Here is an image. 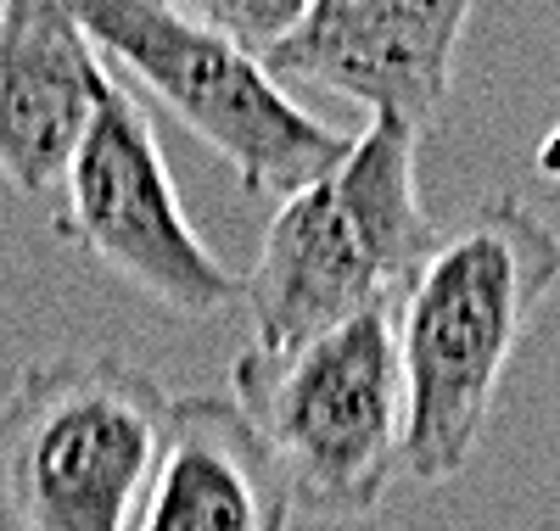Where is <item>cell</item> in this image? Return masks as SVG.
<instances>
[{
	"mask_svg": "<svg viewBox=\"0 0 560 531\" xmlns=\"http://www.w3.org/2000/svg\"><path fill=\"white\" fill-rule=\"evenodd\" d=\"M420 134L364 123L348 152L275 208L242 280L253 347H298L364 314H393L438 252V219L415 179Z\"/></svg>",
	"mask_w": 560,
	"mask_h": 531,
	"instance_id": "cell-2",
	"label": "cell"
},
{
	"mask_svg": "<svg viewBox=\"0 0 560 531\" xmlns=\"http://www.w3.org/2000/svg\"><path fill=\"white\" fill-rule=\"evenodd\" d=\"M230 403L275 459L298 509L359 520L404 475V375L393 314H364L298 347H242Z\"/></svg>",
	"mask_w": 560,
	"mask_h": 531,
	"instance_id": "cell-4",
	"label": "cell"
},
{
	"mask_svg": "<svg viewBox=\"0 0 560 531\" xmlns=\"http://www.w3.org/2000/svg\"><path fill=\"white\" fill-rule=\"evenodd\" d=\"M308 0H202V7H185L208 34L230 39L247 57H269L280 39L292 34V23L303 17Z\"/></svg>",
	"mask_w": 560,
	"mask_h": 531,
	"instance_id": "cell-10",
	"label": "cell"
},
{
	"mask_svg": "<svg viewBox=\"0 0 560 531\" xmlns=\"http://www.w3.org/2000/svg\"><path fill=\"white\" fill-rule=\"evenodd\" d=\"M168 392L124 353L28 358L0 398V531H129Z\"/></svg>",
	"mask_w": 560,
	"mask_h": 531,
	"instance_id": "cell-3",
	"label": "cell"
},
{
	"mask_svg": "<svg viewBox=\"0 0 560 531\" xmlns=\"http://www.w3.org/2000/svg\"><path fill=\"white\" fill-rule=\"evenodd\" d=\"M73 23L96 45V57L129 73L152 102L168 107L208 152H219L247 197H280L303 190L331 168L348 140L342 129L303 113L287 90L269 79V68L230 39L208 34L191 12L152 7V0H84ZM135 90V95H140Z\"/></svg>",
	"mask_w": 560,
	"mask_h": 531,
	"instance_id": "cell-5",
	"label": "cell"
},
{
	"mask_svg": "<svg viewBox=\"0 0 560 531\" xmlns=\"http://www.w3.org/2000/svg\"><path fill=\"white\" fill-rule=\"evenodd\" d=\"M560 285V235L522 197H488L420 263L393 308L404 475L443 487L471 464L499 386Z\"/></svg>",
	"mask_w": 560,
	"mask_h": 531,
	"instance_id": "cell-1",
	"label": "cell"
},
{
	"mask_svg": "<svg viewBox=\"0 0 560 531\" xmlns=\"http://www.w3.org/2000/svg\"><path fill=\"white\" fill-rule=\"evenodd\" d=\"M471 0L398 7V0H308L292 34L264 57L275 84H319L364 107L370 123L427 134L459 62Z\"/></svg>",
	"mask_w": 560,
	"mask_h": 531,
	"instance_id": "cell-7",
	"label": "cell"
},
{
	"mask_svg": "<svg viewBox=\"0 0 560 531\" xmlns=\"http://www.w3.org/2000/svg\"><path fill=\"white\" fill-rule=\"evenodd\" d=\"M51 202L57 235L135 285L147 303L185 319H213L242 303V280L179 208L147 102L118 79Z\"/></svg>",
	"mask_w": 560,
	"mask_h": 531,
	"instance_id": "cell-6",
	"label": "cell"
},
{
	"mask_svg": "<svg viewBox=\"0 0 560 531\" xmlns=\"http://www.w3.org/2000/svg\"><path fill=\"white\" fill-rule=\"evenodd\" d=\"M113 90V68L57 0L0 7V174L23 197H57L90 123Z\"/></svg>",
	"mask_w": 560,
	"mask_h": 531,
	"instance_id": "cell-8",
	"label": "cell"
},
{
	"mask_svg": "<svg viewBox=\"0 0 560 531\" xmlns=\"http://www.w3.org/2000/svg\"><path fill=\"white\" fill-rule=\"evenodd\" d=\"M292 493L230 398H168L163 448L129 531H292Z\"/></svg>",
	"mask_w": 560,
	"mask_h": 531,
	"instance_id": "cell-9",
	"label": "cell"
}]
</instances>
